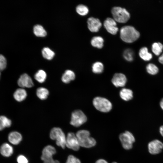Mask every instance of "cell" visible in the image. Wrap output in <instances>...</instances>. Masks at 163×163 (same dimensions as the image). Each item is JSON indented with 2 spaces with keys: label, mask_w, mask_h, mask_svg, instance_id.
Masks as SVG:
<instances>
[{
  "label": "cell",
  "mask_w": 163,
  "mask_h": 163,
  "mask_svg": "<svg viewBox=\"0 0 163 163\" xmlns=\"http://www.w3.org/2000/svg\"><path fill=\"white\" fill-rule=\"evenodd\" d=\"M0 152L3 156L9 157L13 153V149L12 147L7 143L2 144L0 148Z\"/></svg>",
  "instance_id": "cell-16"
},
{
  "label": "cell",
  "mask_w": 163,
  "mask_h": 163,
  "mask_svg": "<svg viewBox=\"0 0 163 163\" xmlns=\"http://www.w3.org/2000/svg\"><path fill=\"white\" fill-rule=\"evenodd\" d=\"M1 72L0 71V77H1Z\"/></svg>",
  "instance_id": "cell-41"
},
{
  "label": "cell",
  "mask_w": 163,
  "mask_h": 163,
  "mask_svg": "<svg viewBox=\"0 0 163 163\" xmlns=\"http://www.w3.org/2000/svg\"><path fill=\"white\" fill-rule=\"evenodd\" d=\"M66 146L75 151L79 149L80 146L77 137L74 133L70 132L68 133L66 137Z\"/></svg>",
  "instance_id": "cell-8"
},
{
  "label": "cell",
  "mask_w": 163,
  "mask_h": 163,
  "mask_svg": "<svg viewBox=\"0 0 163 163\" xmlns=\"http://www.w3.org/2000/svg\"><path fill=\"white\" fill-rule=\"evenodd\" d=\"M9 141L12 144L17 145L19 144L22 140L21 134L17 131L12 132L8 136Z\"/></svg>",
  "instance_id": "cell-15"
},
{
  "label": "cell",
  "mask_w": 163,
  "mask_h": 163,
  "mask_svg": "<svg viewBox=\"0 0 163 163\" xmlns=\"http://www.w3.org/2000/svg\"><path fill=\"white\" fill-rule=\"evenodd\" d=\"M149 152L152 155L160 153L163 149V143L158 139H155L150 142L148 144Z\"/></svg>",
  "instance_id": "cell-9"
},
{
  "label": "cell",
  "mask_w": 163,
  "mask_h": 163,
  "mask_svg": "<svg viewBox=\"0 0 163 163\" xmlns=\"http://www.w3.org/2000/svg\"><path fill=\"white\" fill-rule=\"evenodd\" d=\"M113 19L120 23L127 22L130 17L129 13L125 8L120 7H114L111 10Z\"/></svg>",
  "instance_id": "cell-4"
},
{
  "label": "cell",
  "mask_w": 163,
  "mask_h": 163,
  "mask_svg": "<svg viewBox=\"0 0 163 163\" xmlns=\"http://www.w3.org/2000/svg\"><path fill=\"white\" fill-rule=\"evenodd\" d=\"M134 53L132 50L128 49L126 50L123 53L124 58L127 61L131 62L133 60Z\"/></svg>",
  "instance_id": "cell-31"
},
{
  "label": "cell",
  "mask_w": 163,
  "mask_h": 163,
  "mask_svg": "<svg viewBox=\"0 0 163 163\" xmlns=\"http://www.w3.org/2000/svg\"><path fill=\"white\" fill-rule=\"evenodd\" d=\"M56 153V149L52 145H49L43 148L42 152L41 159L43 161L53 158V156Z\"/></svg>",
  "instance_id": "cell-14"
},
{
  "label": "cell",
  "mask_w": 163,
  "mask_h": 163,
  "mask_svg": "<svg viewBox=\"0 0 163 163\" xmlns=\"http://www.w3.org/2000/svg\"><path fill=\"white\" fill-rule=\"evenodd\" d=\"M34 34L38 37H44L46 36V31L43 26L41 25L37 24L35 25L33 28Z\"/></svg>",
  "instance_id": "cell-24"
},
{
  "label": "cell",
  "mask_w": 163,
  "mask_h": 163,
  "mask_svg": "<svg viewBox=\"0 0 163 163\" xmlns=\"http://www.w3.org/2000/svg\"><path fill=\"white\" fill-rule=\"evenodd\" d=\"M6 65L7 61L5 58L2 55L0 54V71L4 70Z\"/></svg>",
  "instance_id": "cell-32"
},
{
  "label": "cell",
  "mask_w": 163,
  "mask_h": 163,
  "mask_svg": "<svg viewBox=\"0 0 163 163\" xmlns=\"http://www.w3.org/2000/svg\"><path fill=\"white\" fill-rule=\"evenodd\" d=\"M159 132L161 135L163 137V125L160 127L159 128Z\"/></svg>",
  "instance_id": "cell-39"
},
{
  "label": "cell",
  "mask_w": 163,
  "mask_h": 163,
  "mask_svg": "<svg viewBox=\"0 0 163 163\" xmlns=\"http://www.w3.org/2000/svg\"><path fill=\"white\" fill-rule=\"evenodd\" d=\"M66 163H81L79 159L72 155H69L67 159Z\"/></svg>",
  "instance_id": "cell-33"
},
{
  "label": "cell",
  "mask_w": 163,
  "mask_h": 163,
  "mask_svg": "<svg viewBox=\"0 0 163 163\" xmlns=\"http://www.w3.org/2000/svg\"><path fill=\"white\" fill-rule=\"evenodd\" d=\"M87 22L89 30L92 32H98L102 26V23L99 20L93 17L89 18Z\"/></svg>",
  "instance_id": "cell-12"
},
{
  "label": "cell",
  "mask_w": 163,
  "mask_h": 163,
  "mask_svg": "<svg viewBox=\"0 0 163 163\" xmlns=\"http://www.w3.org/2000/svg\"><path fill=\"white\" fill-rule=\"evenodd\" d=\"M120 36L123 41L130 43L137 40L140 36V34L133 27L127 25L123 26L120 29Z\"/></svg>",
  "instance_id": "cell-1"
},
{
  "label": "cell",
  "mask_w": 163,
  "mask_h": 163,
  "mask_svg": "<svg viewBox=\"0 0 163 163\" xmlns=\"http://www.w3.org/2000/svg\"><path fill=\"white\" fill-rule=\"evenodd\" d=\"M104 40L101 36L94 37L91 40V44L92 46L99 49H101L103 46Z\"/></svg>",
  "instance_id": "cell-22"
},
{
  "label": "cell",
  "mask_w": 163,
  "mask_h": 163,
  "mask_svg": "<svg viewBox=\"0 0 163 163\" xmlns=\"http://www.w3.org/2000/svg\"><path fill=\"white\" fill-rule=\"evenodd\" d=\"M17 83L18 86L22 88H30L34 85L32 78L26 73H24L21 75Z\"/></svg>",
  "instance_id": "cell-11"
},
{
  "label": "cell",
  "mask_w": 163,
  "mask_h": 163,
  "mask_svg": "<svg viewBox=\"0 0 163 163\" xmlns=\"http://www.w3.org/2000/svg\"><path fill=\"white\" fill-rule=\"evenodd\" d=\"M158 61L160 64L163 65V53L159 56Z\"/></svg>",
  "instance_id": "cell-36"
},
{
  "label": "cell",
  "mask_w": 163,
  "mask_h": 163,
  "mask_svg": "<svg viewBox=\"0 0 163 163\" xmlns=\"http://www.w3.org/2000/svg\"><path fill=\"white\" fill-rule=\"evenodd\" d=\"M95 163H108L107 161L103 159H99L97 160Z\"/></svg>",
  "instance_id": "cell-37"
},
{
  "label": "cell",
  "mask_w": 163,
  "mask_h": 163,
  "mask_svg": "<svg viewBox=\"0 0 163 163\" xmlns=\"http://www.w3.org/2000/svg\"><path fill=\"white\" fill-rule=\"evenodd\" d=\"M76 11L77 13L80 15L84 16L88 14L89 10L88 7L86 6L80 4L77 6Z\"/></svg>",
  "instance_id": "cell-30"
},
{
  "label": "cell",
  "mask_w": 163,
  "mask_h": 163,
  "mask_svg": "<svg viewBox=\"0 0 163 163\" xmlns=\"http://www.w3.org/2000/svg\"><path fill=\"white\" fill-rule=\"evenodd\" d=\"M151 50L155 55L159 56L162 52L163 44L160 42H154L152 45Z\"/></svg>",
  "instance_id": "cell-21"
},
{
  "label": "cell",
  "mask_w": 163,
  "mask_h": 163,
  "mask_svg": "<svg viewBox=\"0 0 163 163\" xmlns=\"http://www.w3.org/2000/svg\"><path fill=\"white\" fill-rule=\"evenodd\" d=\"M120 95L122 99L125 101H128L133 98V93L131 90L124 88L120 90Z\"/></svg>",
  "instance_id": "cell-19"
},
{
  "label": "cell",
  "mask_w": 163,
  "mask_h": 163,
  "mask_svg": "<svg viewBox=\"0 0 163 163\" xmlns=\"http://www.w3.org/2000/svg\"><path fill=\"white\" fill-rule=\"evenodd\" d=\"M104 65L101 62H97L94 63L92 67L93 72L96 74L102 73L104 70Z\"/></svg>",
  "instance_id": "cell-29"
},
{
  "label": "cell",
  "mask_w": 163,
  "mask_h": 163,
  "mask_svg": "<svg viewBox=\"0 0 163 163\" xmlns=\"http://www.w3.org/2000/svg\"><path fill=\"white\" fill-rule=\"evenodd\" d=\"M18 163H28V159L24 156L22 155H19L17 158Z\"/></svg>",
  "instance_id": "cell-34"
},
{
  "label": "cell",
  "mask_w": 163,
  "mask_h": 163,
  "mask_svg": "<svg viewBox=\"0 0 163 163\" xmlns=\"http://www.w3.org/2000/svg\"><path fill=\"white\" fill-rule=\"evenodd\" d=\"M93 105L97 110L103 112H107L112 108V104L108 99L101 97L94 98L93 101Z\"/></svg>",
  "instance_id": "cell-5"
},
{
  "label": "cell",
  "mask_w": 163,
  "mask_h": 163,
  "mask_svg": "<svg viewBox=\"0 0 163 163\" xmlns=\"http://www.w3.org/2000/svg\"><path fill=\"white\" fill-rule=\"evenodd\" d=\"M117 163V162H113V163Z\"/></svg>",
  "instance_id": "cell-40"
},
{
  "label": "cell",
  "mask_w": 163,
  "mask_h": 163,
  "mask_svg": "<svg viewBox=\"0 0 163 163\" xmlns=\"http://www.w3.org/2000/svg\"><path fill=\"white\" fill-rule=\"evenodd\" d=\"M80 146L90 148L94 146L96 140L90 136V133L88 130H81L78 131L76 134Z\"/></svg>",
  "instance_id": "cell-2"
},
{
  "label": "cell",
  "mask_w": 163,
  "mask_h": 163,
  "mask_svg": "<svg viewBox=\"0 0 163 163\" xmlns=\"http://www.w3.org/2000/svg\"><path fill=\"white\" fill-rule=\"evenodd\" d=\"M119 139L123 147L126 150L131 149L133 147V143L135 140L133 135L128 131H126L120 134Z\"/></svg>",
  "instance_id": "cell-7"
},
{
  "label": "cell",
  "mask_w": 163,
  "mask_h": 163,
  "mask_svg": "<svg viewBox=\"0 0 163 163\" xmlns=\"http://www.w3.org/2000/svg\"><path fill=\"white\" fill-rule=\"evenodd\" d=\"M139 55L142 60L146 62L150 61L153 58L152 54L149 52L148 48L146 46L142 47L140 49Z\"/></svg>",
  "instance_id": "cell-17"
},
{
  "label": "cell",
  "mask_w": 163,
  "mask_h": 163,
  "mask_svg": "<svg viewBox=\"0 0 163 163\" xmlns=\"http://www.w3.org/2000/svg\"><path fill=\"white\" fill-rule=\"evenodd\" d=\"M50 136L51 139L56 140L57 145L65 149L66 146V137L60 128H53L50 132Z\"/></svg>",
  "instance_id": "cell-3"
},
{
  "label": "cell",
  "mask_w": 163,
  "mask_h": 163,
  "mask_svg": "<svg viewBox=\"0 0 163 163\" xmlns=\"http://www.w3.org/2000/svg\"><path fill=\"white\" fill-rule=\"evenodd\" d=\"M42 52L43 57L49 60L52 59L55 55L54 52L47 47L44 48Z\"/></svg>",
  "instance_id": "cell-28"
},
{
  "label": "cell",
  "mask_w": 163,
  "mask_h": 163,
  "mask_svg": "<svg viewBox=\"0 0 163 163\" xmlns=\"http://www.w3.org/2000/svg\"><path fill=\"white\" fill-rule=\"evenodd\" d=\"M47 75L45 71L43 70H39L35 74L34 77L35 80L40 83L45 82Z\"/></svg>",
  "instance_id": "cell-27"
},
{
  "label": "cell",
  "mask_w": 163,
  "mask_h": 163,
  "mask_svg": "<svg viewBox=\"0 0 163 163\" xmlns=\"http://www.w3.org/2000/svg\"><path fill=\"white\" fill-rule=\"evenodd\" d=\"M87 120V117L84 113L81 110H78L72 113L70 124L78 127L85 123Z\"/></svg>",
  "instance_id": "cell-6"
},
{
  "label": "cell",
  "mask_w": 163,
  "mask_h": 163,
  "mask_svg": "<svg viewBox=\"0 0 163 163\" xmlns=\"http://www.w3.org/2000/svg\"><path fill=\"white\" fill-rule=\"evenodd\" d=\"M159 105L161 109L163 110V98L161 99L159 103Z\"/></svg>",
  "instance_id": "cell-38"
},
{
  "label": "cell",
  "mask_w": 163,
  "mask_h": 163,
  "mask_svg": "<svg viewBox=\"0 0 163 163\" xmlns=\"http://www.w3.org/2000/svg\"><path fill=\"white\" fill-rule=\"evenodd\" d=\"M146 70L149 74L154 75L157 74L159 71L158 66L152 63H148L146 66Z\"/></svg>",
  "instance_id": "cell-25"
},
{
  "label": "cell",
  "mask_w": 163,
  "mask_h": 163,
  "mask_svg": "<svg viewBox=\"0 0 163 163\" xmlns=\"http://www.w3.org/2000/svg\"><path fill=\"white\" fill-rule=\"evenodd\" d=\"M104 25L107 30L111 34H116L118 30L116 21L111 18H106L104 22Z\"/></svg>",
  "instance_id": "cell-10"
},
{
  "label": "cell",
  "mask_w": 163,
  "mask_h": 163,
  "mask_svg": "<svg viewBox=\"0 0 163 163\" xmlns=\"http://www.w3.org/2000/svg\"><path fill=\"white\" fill-rule=\"evenodd\" d=\"M43 163H60V162L58 161L54 160L52 158L43 161Z\"/></svg>",
  "instance_id": "cell-35"
},
{
  "label": "cell",
  "mask_w": 163,
  "mask_h": 163,
  "mask_svg": "<svg viewBox=\"0 0 163 163\" xmlns=\"http://www.w3.org/2000/svg\"><path fill=\"white\" fill-rule=\"evenodd\" d=\"M75 77V74L73 71L70 70H67L62 75L61 79L63 82L67 84L74 80Z\"/></svg>",
  "instance_id": "cell-20"
},
{
  "label": "cell",
  "mask_w": 163,
  "mask_h": 163,
  "mask_svg": "<svg viewBox=\"0 0 163 163\" xmlns=\"http://www.w3.org/2000/svg\"><path fill=\"white\" fill-rule=\"evenodd\" d=\"M36 94L39 99L44 100L47 98L49 94V91L47 89L44 87H40L37 90Z\"/></svg>",
  "instance_id": "cell-23"
},
{
  "label": "cell",
  "mask_w": 163,
  "mask_h": 163,
  "mask_svg": "<svg viewBox=\"0 0 163 163\" xmlns=\"http://www.w3.org/2000/svg\"><path fill=\"white\" fill-rule=\"evenodd\" d=\"M27 94L26 91L22 88L17 89L13 94L14 99L17 101L21 102L25 99Z\"/></svg>",
  "instance_id": "cell-18"
},
{
  "label": "cell",
  "mask_w": 163,
  "mask_h": 163,
  "mask_svg": "<svg viewBox=\"0 0 163 163\" xmlns=\"http://www.w3.org/2000/svg\"><path fill=\"white\" fill-rule=\"evenodd\" d=\"M11 124V121L10 119L5 116H0V131L10 127Z\"/></svg>",
  "instance_id": "cell-26"
},
{
  "label": "cell",
  "mask_w": 163,
  "mask_h": 163,
  "mask_svg": "<svg viewBox=\"0 0 163 163\" xmlns=\"http://www.w3.org/2000/svg\"><path fill=\"white\" fill-rule=\"evenodd\" d=\"M113 84L116 87H123L125 86L127 78L126 76L121 73H115L111 80Z\"/></svg>",
  "instance_id": "cell-13"
}]
</instances>
